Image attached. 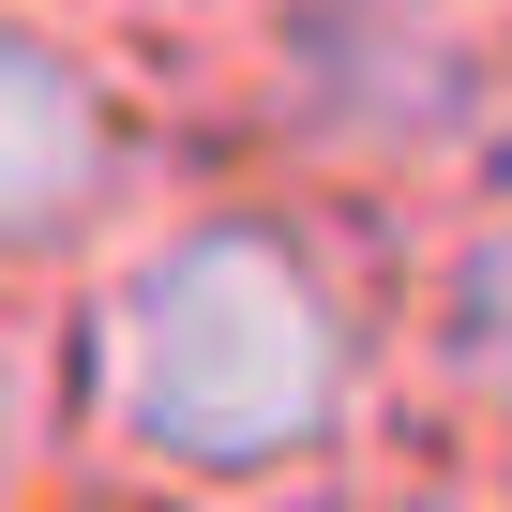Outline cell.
Instances as JSON below:
<instances>
[{"mask_svg":"<svg viewBox=\"0 0 512 512\" xmlns=\"http://www.w3.org/2000/svg\"><path fill=\"white\" fill-rule=\"evenodd\" d=\"M392 377L377 302L287 196H196L136 211L91 256L76 332V437L91 482L136 512H287L362 467Z\"/></svg>","mask_w":512,"mask_h":512,"instance_id":"obj_1","label":"cell"},{"mask_svg":"<svg viewBox=\"0 0 512 512\" xmlns=\"http://www.w3.org/2000/svg\"><path fill=\"white\" fill-rule=\"evenodd\" d=\"M287 136L347 181H437L482 136V31L437 0H302L287 16Z\"/></svg>","mask_w":512,"mask_h":512,"instance_id":"obj_3","label":"cell"},{"mask_svg":"<svg viewBox=\"0 0 512 512\" xmlns=\"http://www.w3.org/2000/svg\"><path fill=\"white\" fill-rule=\"evenodd\" d=\"M287 512H497V497H482L467 452H392V467H332V482L287 497Z\"/></svg>","mask_w":512,"mask_h":512,"instance_id":"obj_5","label":"cell"},{"mask_svg":"<svg viewBox=\"0 0 512 512\" xmlns=\"http://www.w3.org/2000/svg\"><path fill=\"white\" fill-rule=\"evenodd\" d=\"M151 211V121L136 91L31 0H0V287L76 272Z\"/></svg>","mask_w":512,"mask_h":512,"instance_id":"obj_2","label":"cell"},{"mask_svg":"<svg viewBox=\"0 0 512 512\" xmlns=\"http://www.w3.org/2000/svg\"><path fill=\"white\" fill-rule=\"evenodd\" d=\"M31 512H61V497H31ZM76 512H136V497H106V482H91V497H76Z\"/></svg>","mask_w":512,"mask_h":512,"instance_id":"obj_6","label":"cell"},{"mask_svg":"<svg viewBox=\"0 0 512 512\" xmlns=\"http://www.w3.org/2000/svg\"><path fill=\"white\" fill-rule=\"evenodd\" d=\"M61 482V362H46V332L0 302V512H31Z\"/></svg>","mask_w":512,"mask_h":512,"instance_id":"obj_4","label":"cell"},{"mask_svg":"<svg viewBox=\"0 0 512 512\" xmlns=\"http://www.w3.org/2000/svg\"><path fill=\"white\" fill-rule=\"evenodd\" d=\"M136 16H226V0H136Z\"/></svg>","mask_w":512,"mask_h":512,"instance_id":"obj_7","label":"cell"}]
</instances>
